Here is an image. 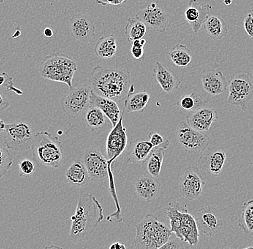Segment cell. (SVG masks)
Returning <instances> with one entry per match:
<instances>
[{
    "mask_svg": "<svg viewBox=\"0 0 253 249\" xmlns=\"http://www.w3.org/2000/svg\"><path fill=\"white\" fill-rule=\"evenodd\" d=\"M150 142L154 147L160 146L164 142V137L157 132H150L149 134Z\"/></svg>",
    "mask_w": 253,
    "mask_h": 249,
    "instance_id": "cell-40",
    "label": "cell"
},
{
    "mask_svg": "<svg viewBox=\"0 0 253 249\" xmlns=\"http://www.w3.org/2000/svg\"><path fill=\"white\" fill-rule=\"evenodd\" d=\"M212 6L206 4L202 6L197 0H190L184 15L193 32L197 33L202 28L205 20L209 17V13Z\"/></svg>",
    "mask_w": 253,
    "mask_h": 249,
    "instance_id": "cell-20",
    "label": "cell"
},
{
    "mask_svg": "<svg viewBox=\"0 0 253 249\" xmlns=\"http://www.w3.org/2000/svg\"><path fill=\"white\" fill-rule=\"evenodd\" d=\"M77 65L69 56L54 53L45 56L40 66V75L45 79L65 83L72 87V80Z\"/></svg>",
    "mask_w": 253,
    "mask_h": 249,
    "instance_id": "cell-6",
    "label": "cell"
},
{
    "mask_svg": "<svg viewBox=\"0 0 253 249\" xmlns=\"http://www.w3.org/2000/svg\"><path fill=\"white\" fill-rule=\"evenodd\" d=\"M165 214L170 220V231L178 239L189 245H197L199 228L195 217L189 213L186 206H181L178 202L169 203Z\"/></svg>",
    "mask_w": 253,
    "mask_h": 249,
    "instance_id": "cell-5",
    "label": "cell"
},
{
    "mask_svg": "<svg viewBox=\"0 0 253 249\" xmlns=\"http://www.w3.org/2000/svg\"><path fill=\"white\" fill-rule=\"evenodd\" d=\"M132 45L135 47H138V48H144L145 44H146V40H144L143 38L140 39V40H136L132 42Z\"/></svg>",
    "mask_w": 253,
    "mask_h": 249,
    "instance_id": "cell-44",
    "label": "cell"
},
{
    "mask_svg": "<svg viewBox=\"0 0 253 249\" xmlns=\"http://www.w3.org/2000/svg\"><path fill=\"white\" fill-rule=\"evenodd\" d=\"M179 185L183 198L190 201L199 199L205 185L199 168L195 166L186 168L180 178Z\"/></svg>",
    "mask_w": 253,
    "mask_h": 249,
    "instance_id": "cell-12",
    "label": "cell"
},
{
    "mask_svg": "<svg viewBox=\"0 0 253 249\" xmlns=\"http://www.w3.org/2000/svg\"><path fill=\"white\" fill-rule=\"evenodd\" d=\"M33 159L39 167L58 168L62 165V144L57 137L47 131L38 132L31 145Z\"/></svg>",
    "mask_w": 253,
    "mask_h": 249,
    "instance_id": "cell-3",
    "label": "cell"
},
{
    "mask_svg": "<svg viewBox=\"0 0 253 249\" xmlns=\"http://www.w3.org/2000/svg\"><path fill=\"white\" fill-rule=\"evenodd\" d=\"M9 91H13L17 95H23V94L21 90L15 87L13 78L9 76L6 72H3L0 75V92L6 94Z\"/></svg>",
    "mask_w": 253,
    "mask_h": 249,
    "instance_id": "cell-36",
    "label": "cell"
},
{
    "mask_svg": "<svg viewBox=\"0 0 253 249\" xmlns=\"http://www.w3.org/2000/svg\"><path fill=\"white\" fill-rule=\"evenodd\" d=\"M85 119L92 132H97L107 124V117L104 113L94 106H90L85 113Z\"/></svg>",
    "mask_w": 253,
    "mask_h": 249,
    "instance_id": "cell-31",
    "label": "cell"
},
{
    "mask_svg": "<svg viewBox=\"0 0 253 249\" xmlns=\"http://www.w3.org/2000/svg\"><path fill=\"white\" fill-rule=\"evenodd\" d=\"M169 146V140L162 144L153 148L148 158L142 162L144 171L153 178H158L162 169L163 161L167 148Z\"/></svg>",
    "mask_w": 253,
    "mask_h": 249,
    "instance_id": "cell-22",
    "label": "cell"
},
{
    "mask_svg": "<svg viewBox=\"0 0 253 249\" xmlns=\"http://www.w3.org/2000/svg\"><path fill=\"white\" fill-rule=\"evenodd\" d=\"M227 104L246 111L253 103V78L248 72H237L228 83Z\"/></svg>",
    "mask_w": 253,
    "mask_h": 249,
    "instance_id": "cell-7",
    "label": "cell"
},
{
    "mask_svg": "<svg viewBox=\"0 0 253 249\" xmlns=\"http://www.w3.org/2000/svg\"><path fill=\"white\" fill-rule=\"evenodd\" d=\"M91 105L97 107L112 123V127L116 125L121 117V111L118 103L112 99L101 97L91 90Z\"/></svg>",
    "mask_w": 253,
    "mask_h": 249,
    "instance_id": "cell-23",
    "label": "cell"
},
{
    "mask_svg": "<svg viewBox=\"0 0 253 249\" xmlns=\"http://www.w3.org/2000/svg\"><path fill=\"white\" fill-rule=\"evenodd\" d=\"M155 79L161 89L167 94H172L176 91L181 85V80L171 70L160 62H156L153 69Z\"/></svg>",
    "mask_w": 253,
    "mask_h": 249,
    "instance_id": "cell-21",
    "label": "cell"
},
{
    "mask_svg": "<svg viewBox=\"0 0 253 249\" xmlns=\"http://www.w3.org/2000/svg\"><path fill=\"white\" fill-rule=\"evenodd\" d=\"M10 106L9 99L6 94L0 92V112L6 111Z\"/></svg>",
    "mask_w": 253,
    "mask_h": 249,
    "instance_id": "cell-41",
    "label": "cell"
},
{
    "mask_svg": "<svg viewBox=\"0 0 253 249\" xmlns=\"http://www.w3.org/2000/svg\"><path fill=\"white\" fill-rule=\"evenodd\" d=\"M86 1H90V0H86Z\"/></svg>",
    "mask_w": 253,
    "mask_h": 249,
    "instance_id": "cell-50",
    "label": "cell"
},
{
    "mask_svg": "<svg viewBox=\"0 0 253 249\" xmlns=\"http://www.w3.org/2000/svg\"><path fill=\"white\" fill-rule=\"evenodd\" d=\"M90 83L95 94L117 103H124L132 86L131 72L124 69L97 66L93 69Z\"/></svg>",
    "mask_w": 253,
    "mask_h": 249,
    "instance_id": "cell-2",
    "label": "cell"
},
{
    "mask_svg": "<svg viewBox=\"0 0 253 249\" xmlns=\"http://www.w3.org/2000/svg\"></svg>",
    "mask_w": 253,
    "mask_h": 249,
    "instance_id": "cell-51",
    "label": "cell"
},
{
    "mask_svg": "<svg viewBox=\"0 0 253 249\" xmlns=\"http://www.w3.org/2000/svg\"><path fill=\"white\" fill-rule=\"evenodd\" d=\"M104 218L102 206L92 194L80 195L75 213L71 217L69 239L74 243L88 240Z\"/></svg>",
    "mask_w": 253,
    "mask_h": 249,
    "instance_id": "cell-1",
    "label": "cell"
},
{
    "mask_svg": "<svg viewBox=\"0 0 253 249\" xmlns=\"http://www.w3.org/2000/svg\"><path fill=\"white\" fill-rule=\"evenodd\" d=\"M135 228L136 249H160L173 235L170 229L152 214H147Z\"/></svg>",
    "mask_w": 253,
    "mask_h": 249,
    "instance_id": "cell-4",
    "label": "cell"
},
{
    "mask_svg": "<svg viewBox=\"0 0 253 249\" xmlns=\"http://www.w3.org/2000/svg\"><path fill=\"white\" fill-rule=\"evenodd\" d=\"M6 123L2 119H0V137L4 134L5 130Z\"/></svg>",
    "mask_w": 253,
    "mask_h": 249,
    "instance_id": "cell-46",
    "label": "cell"
},
{
    "mask_svg": "<svg viewBox=\"0 0 253 249\" xmlns=\"http://www.w3.org/2000/svg\"><path fill=\"white\" fill-rule=\"evenodd\" d=\"M14 157L7 147L0 146V179H1L12 167Z\"/></svg>",
    "mask_w": 253,
    "mask_h": 249,
    "instance_id": "cell-35",
    "label": "cell"
},
{
    "mask_svg": "<svg viewBox=\"0 0 253 249\" xmlns=\"http://www.w3.org/2000/svg\"><path fill=\"white\" fill-rule=\"evenodd\" d=\"M44 35L46 36L47 37H52L53 36V32L50 28H46L44 30Z\"/></svg>",
    "mask_w": 253,
    "mask_h": 249,
    "instance_id": "cell-47",
    "label": "cell"
},
{
    "mask_svg": "<svg viewBox=\"0 0 253 249\" xmlns=\"http://www.w3.org/2000/svg\"><path fill=\"white\" fill-rule=\"evenodd\" d=\"M3 135L6 147L15 151L31 149L35 135L31 126L25 122L6 124Z\"/></svg>",
    "mask_w": 253,
    "mask_h": 249,
    "instance_id": "cell-9",
    "label": "cell"
},
{
    "mask_svg": "<svg viewBox=\"0 0 253 249\" xmlns=\"http://www.w3.org/2000/svg\"><path fill=\"white\" fill-rule=\"evenodd\" d=\"M125 36L129 42L136 40H140L146 34L147 26L143 22L137 17L128 19L124 28Z\"/></svg>",
    "mask_w": 253,
    "mask_h": 249,
    "instance_id": "cell-30",
    "label": "cell"
},
{
    "mask_svg": "<svg viewBox=\"0 0 253 249\" xmlns=\"http://www.w3.org/2000/svg\"><path fill=\"white\" fill-rule=\"evenodd\" d=\"M5 1H7V0H0V4H3Z\"/></svg>",
    "mask_w": 253,
    "mask_h": 249,
    "instance_id": "cell-49",
    "label": "cell"
},
{
    "mask_svg": "<svg viewBox=\"0 0 253 249\" xmlns=\"http://www.w3.org/2000/svg\"><path fill=\"white\" fill-rule=\"evenodd\" d=\"M21 176H29L35 171V165L32 161L24 160L20 163Z\"/></svg>",
    "mask_w": 253,
    "mask_h": 249,
    "instance_id": "cell-37",
    "label": "cell"
},
{
    "mask_svg": "<svg viewBox=\"0 0 253 249\" xmlns=\"http://www.w3.org/2000/svg\"><path fill=\"white\" fill-rule=\"evenodd\" d=\"M170 236V239H169L160 249H183V244L180 242V239L175 236V238H172Z\"/></svg>",
    "mask_w": 253,
    "mask_h": 249,
    "instance_id": "cell-39",
    "label": "cell"
},
{
    "mask_svg": "<svg viewBox=\"0 0 253 249\" xmlns=\"http://www.w3.org/2000/svg\"><path fill=\"white\" fill-rule=\"evenodd\" d=\"M226 160L227 152L224 148H207L198 160V168L212 176H219Z\"/></svg>",
    "mask_w": 253,
    "mask_h": 249,
    "instance_id": "cell-15",
    "label": "cell"
},
{
    "mask_svg": "<svg viewBox=\"0 0 253 249\" xmlns=\"http://www.w3.org/2000/svg\"><path fill=\"white\" fill-rule=\"evenodd\" d=\"M123 117H120L116 125L112 128L106 141L107 160L112 162L120 157L126 146V128L123 124Z\"/></svg>",
    "mask_w": 253,
    "mask_h": 249,
    "instance_id": "cell-14",
    "label": "cell"
},
{
    "mask_svg": "<svg viewBox=\"0 0 253 249\" xmlns=\"http://www.w3.org/2000/svg\"><path fill=\"white\" fill-rule=\"evenodd\" d=\"M232 2H233V0H224V4L227 6L231 5Z\"/></svg>",
    "mask_w": 253,
    "mask_h": 249,
    "instance_id": "cell-48",
    "label": "cell"
},
{
    "mask_svg": "<svg viewBox=\"0 0 253 249\" xmlns=\"http://www.w3.org/2000/svg\"><path fill=\"white\" fill-rule=\"evenodd\" d=\"M219 115L217 111L211 108L202 107L195 111H191L186 116V122L190 127L199 131L205 132L210 129L215 121L218 120Z\"/></svg>",
    "mask_w": 253,
    "mask_h": 249,
    "instance_id": "cell-18",
    "label": "cell"
},
{
    "mask_svg": "<svg viewBox=\"0 0 253 249\" xmlns=\"http://www.w3.org/2000/svg\"><path fill=\"white\" fill-rule=\"evenodd\" d=\"M134 188L139 197L147 202H153L157 198L161 184L151 176H140L134 181Z\"/></svg>",
    "mask_w": 253,
    "mask_h": 249,
    "instance_id": "cell-25",
    "label": "cell"
},
{
    "mask_svg": "<svg viewBox=\"0 0 253 249\" xmlns=\"http://www.w3.org/2000/svg\"><path fill=\"white\" fill-rule=\"evenodd\" d=\"M203 25L207 36L213 40H220L228 34V28L221 17L215 15L209 16Z\"/></svg>",
    "mask_w": 253,
    "mask_h": 249,
    "instance_id": "cell-27",
    "label": "cell"
},
{
    "mask_svg": "<svg viewBox=\"0 0 253 249\" xmlns=\"http://www.w3.org/2000/svg\"><path fill=\"white\" fill-rule=\"evenodd\" d=\"M136 17L141 20L146 26L158 32H164L169 23V15L157 7L156 3L148 5L146 8L139 11Z\"/></svg>",
    "mask_w": 253,
    "mask_h": 249,
    "instance_id": "cell-16",
    "label": "cell"
},
{
    "mask_svg": "<svg viewBox=\"0 0 253 249\" xmlns=\"http://www.w3.org/2000/svg\"><path fill=\"white\" fill-rule=\"evenodd\" d=\"M126 247L121 243H114L110 247V249H126Z\"/></svg>",
    "mask_w": 253,
    "mask_h": 249,
    "instance_id": "cell-45",
    "label": "cell"
},
{
    "mask_svg": "<svg viewBox=\"0 0 253 249\" xmlns=\"http://www.w3.org/2000/svg\"><path fill=\"white\" fill-rule=\"evenodd\" d=\"M205 99L199 93L193 91L189 95L183 96L177 103L178 107L186 111H193L205 107Z\"/></svg>",
    "mask_w": 253,
    "mask_h": 249,
    "instance_id": "cell-33",
    "label": "cell"
},
{
    "mask_svg": "<svg viewBox=\"0 0 253 249\" xmlns=\"http://www.w3.org/2000/svg\"><path fill=\"white\" fill-rule=\"evenodd\" d=\"M84 163L92 182H103L108 179L109 168L112 163L104 157L99 148L88 149L84 157Z\"/></svg>",
    "mask_w": 253,
    "mask_h": 249,
    "instance_id": "cell-11",
    "label": "cell"
},
{
    "mask_svg": "<svg viewBox=\"0 0 253 249\" xmlns=\"http://www.w3.org/2000/svg\"><path fill=\"white\" fill-rule=\"evenodd\" d=\"M198 228L207 237L215 236L222 228V218L219 211L211 206L201 208L196 215Z\"/></svg>",
    "mask_w": 253,
    "mask_h": 249,
    "instance_id": "cell-13",
    "label": "cell"
},
{
    "mask_svg": "<svg viewBox=\"0 0 253 249\" xmlns=\"http://www.w3.org/2000/svg\"><path fill=\"white\" fill-rule=\"evenodd\" d=\"M177 139L186 152L195 154L203 152L210 142V137L190 127L186 121H182L178 124Z\"/></svg>",
    "mask_w": 253,
    "mask_h": 249,
    "instance_id": "cell-10",
    "label": "cell"
},
{
    "mask_svg": "<svg viewBox=\"0 0 253 249\" xmlns=\"http://www.w3.org/2000/svg\"><path fill=\"white\" fill-rule=\"evenodd\" d=\"M118 50L116 38L114 35L102 36L94 48L96 56L103 60H110L116 56Z\"/></svg>",
    "mask_w": 253,
    "mask_h": 249,
    "instance_id": "cell-28",
    "label": "cell"
},
{
    "mask_svg": "<svg viewBox=\"0 0 253 249\" xmlns=\"http://www.w3.org/2000/svg\"><path fill=\"white\" fill-rule=\"evenodd\" d=\"M238 225L245 234H249L253 231V200L243 203Z\"/></svg>",
    "mask_w": 253,
    "mask_h": 249,
    "instance_id": "cell-32",
    "label": "cell"
},
{
    "mask_svg": "<svg viewBox=\"0 0 253 249\" xmlns=\"http://www.w3.org/2000/svg\"><path fill=\"white\" fill-rule=\"evenodd\" d=\"M169 56L175 66L186 67L192 61L191 50L186 45H178L169 53Z\"/></svg>",
    "mask_w": 253,
    "mask_h": 249,
    "instance_id": "cell-34",
    "label": "cell"
},
{
    "mask_svg": "<svg viewBox=\"0 0 253 249\" xmlns=\"http://www.w3.org/2000/svg\"><path fill=\"white\" fill-rule=\"evenodd\" d=\"M96 2L98 4H100L102 6L107 5H120V4H123L126 0H96Z\"/></svg>",
    "mask_w": 253,
    "mask_h": 249,
    "instance_id": "cell-42",
    "label": "cell"
},
{
    "mask_svg": "<svg viewBox=\"0 0 253 249\" xmlns=\"http://www.w3.org/2000/svg\"><path fill=\"white\" fill-rule=\"evenodd\" d=\"M150 98L149 93L146 91L134 93V86L132 85L124 102L125 109L128 113L142 112L148 105Z\"/></svg>",
    "mask_w": 253,
    "mask_h": 249,
    "instance_id": "cell-26",
    "label": "cell"
},
{
    "mask_svg": "<svg viewBox=\"0 0 253 249\" xmlns=\"http://www.w3.org/2000/svg\"><path fill=\"white\" fill-rule=\"evenodd\" d=\"M68 183L75 188L85 187L91 182L89 174L84 162L77 160L73 162L66 172Z\"/></svg>",
    "mask_w": 253,
    "mask_h": 249,
    "instance_id": "cell-24",
    "label": "cell"
},
{
    "mask_svg": "<svg viewBox=\"0 0 253 249\" xmlns=\"http://www.w3.org/2000/svg\"><path fill=\"white\" fill-rule=\"evenodd\" d=\"M154 146L150 142L136 140L129 145L128 151V162L130 163H140L148 158Z\"/></svg>",
    "mask_w": 253,
    "mask_h": 249,
    "instance_id": "cell-29",
    "label": "cell"
},
{
    "mask_svg": "<svg viewBox=\"0 0 253 249\" xmlns=\"http://www.w3.org/2000/svg\"><path fill=\"white\" fill-rule=\"evenodd\" d=\"M244 30L248 37L253 40V14L248 13L244 19Z\"/></svg>",
    "mask_w": 253,
    "mask_h": 249,
    "instance_id": "cell-38",
    "label": "cell"
},
{
    "mask_svg": "<svg viewBox=\"0 0 253 249\" xmlns=\"http://www.w3.org/2000/svg\"><path fill=\"white\" fill-rule=\"evenodd\" d=\"M132 57L135 59L140 60L144 55V48H138V47L133 46L132 45L131 49Z\"/></svg>",
    "mask_w": 253,
    "mask_h": 249,
    "instance_id": "cell-43",
    "label": "cell"
},
{
    "mask_svg": "<svg viewBox=\"0 0 253 249\" xmlns=\"http://www.w3.org/2000/svg\"><path fill=\"white\" fill-rule=\"evenodd\" d=\"M70 33L71 36L81 42H89L94 37L96 28L94 21L84 15H76L71 18Z\"/></svg>",
    "mask_w": 253,
    "mask_h": 249,
    "instance_id": "cell-17",
    "label": "cell"
},
{
    "mask_svg": "<svg viewBox=\"0 0 253 249\" xmlns=\"http://www.w3.org/2000/svg\"><path fill=\"white\" fill-rule=\"evenodd\" d=\"M201 80L204 90L210 95H220L225 92L228 87V83L224 74L216 69L204 71L201 75Z\"/></svg>",
    "mask_w": 253,
    "mask_h": 249,
    "instance_id": "cell-19",
    "label": "cell"
},
{
    "mask_svg": "<svg viewBox=\"0 0 253 249\" xmlns=\"http://www.w3.org/2000/svg\"><path fill=\"white\" fill-rule=\"evenodd\" d=\"M91 86H72L61 101L63 112L71 119L84 114L91 106Z\"/></svg>",
    "mask_w": 253,
    "mask_h": 249,
    "instance_id": "cell-8",
    "label": "cell"
}]
</instances>
